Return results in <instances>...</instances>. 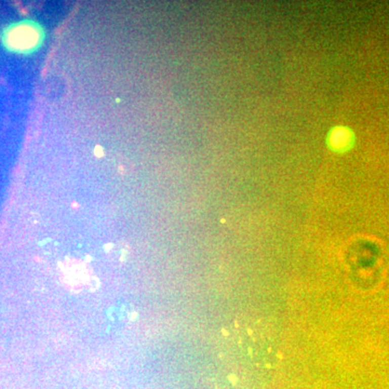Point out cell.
Segmentation results:
<instances>
[{
    "label": "cell",
    "mask_w": 389,
    "mask_h": 389,
    "mask_svg": "<svg viewBox=\"0 0 389 389\" xmlns=\"http://www.w3.org/2000/svg\"><path fill=\"white\" fill-rule=\"evenodd\" d=\"M230 354L243 369H269L277 360L278 337L262 319L242 318L227 334Z\"/></svg>",
    "instance_id": "cell-1"
},
{
    "label": "cell",
    "mask_w": 389,
    "mask_h": 389,
    "mask_svg": "<svg viewBox=\"0 0 389 389\" xmlns=\"http://www.w3.org/2000/svg\"><path fill=\"white\" fill-rule=\"evenodd\" d=\"M40 32L30 24H23L10 29L7 34V45L15 50H30L39 43Z\"/></svg>",
    "instance_id": "cell-2"
},
{
    "label": "cell",
    "mask_w": 389,
    "mask_h": 389,
    "mask_svg": "<svg viewBox=\"0 0 389 389\" xmlns=\"http://www.w3.org/2000/svg\"><path fill=\"white\" fill-rule=\"evenodd\" d=\"M353 143L354 134L349 129L343 126H337L330 130L327 136L328 147L334 152H346L352 147Z\"/></svg>",
    "instance_id": "cell-3"
}]
</instances>
